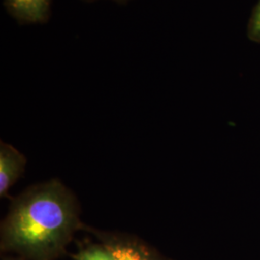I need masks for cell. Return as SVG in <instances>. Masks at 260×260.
Instances as JSON below:
<instances>
[{
    "mask_svg": "<svg viewBox=\"0 0 260 260\" xmlns=\"http://www.w3.org/2000/svg\"><path fill=\"white\" fill-rule=\"evenodd\" d=\"M74 225V210L65 194L45 187L15 207L5 224L4 240L14 250L45 259L63 248Z\"/></svg>",
    "mask_w": 260,
    "mask_h": 260,
    "instance_id": "1",
    "label": "cell"
},
{
    "mask_svg": "<svg viewBox=\"0 0 260 260\" xmlns=\"http://www.w3.org/2000/svg\"><path fill=\"white\" fill-rule=\"evenodd\" d=\"M6 12L20 25L45 24L50 19L52 0H4Z\"/></svg>",
    "mask_w": 260,
    "mask_h": 260,
    "instance_id": "2",
    "label": "cell"
},
{
    "mask_svg": "<svg viewBox=\"0 0 260 260\" xmlns=\"http://www.w3.org/2000/svg\"><path fill=\"white\" fill-rule=\"evenodd\" d=\"M24 160L19 152L7 145H1L0 150V194L6 195L10 187L19 177Z\"/></svg>",
    "mask_w": 260,
    "mask_h": 260,
    "instance_id": "3",
    "label": "cell"
},
{
    "mask_svg": "<svg viewBox=\"0 0 260 260\" xmlns=\"http://www.w3.org/2000/svg\"><path fill=\"white\" fill-rule=\"evenodd\" d=\"M107 248L114 260H156L143 248L131 244H117Z\"/></svg>",
    "mask_w": 260,
    "mask_h": 260,
    "instance_id": "4",
    "label": "cell"
},
{
    "mask_svg": "<svg viewBox=\"0 0 260 260\" xmlns=\"http://www.w3.org/2000/svg\"><path fill=\"white\" fill-rule=\"evenodd\" d=\"M247 34L251 41L260 44V0L251 11Z\"/></svg>",
    "mask_w": 260,
    "mask_h": 260,
    "instance_id": "5",
    "label": "cell"
},
{
    "mask_svg": "<svg viewBox=\"0 0 260 260\" xmlns=\"http://www.w3.org/2000/svg\"><path fill=\"white\" fill-rule=\"evenodd\" d=\"M77 260H114L111 252L108 248H89L81 251L77 257Z\"/></svg>",
    "mask_w": 260,
    "mask_h": 260,
    "instance_id": "6",
    "label": "cell"
},
{
    "mask_svg": "<svg viewBox=\"0 0 260 260\" xmlns=\"http://www.w3.org/2000/svg\"><path fill=\"white\" fill-rule=\"evenodd\" d=\"M82 1H86V2H93V1H98V0H82ZM112 1H115L119 4H126L127 2H129L131 0H112Z\"/></svg>",
    "mask_w": 260,
    "mask_h": 260,
    "instance_id": "7",
    "label": "cell"
}]
</instances>
